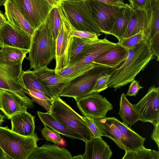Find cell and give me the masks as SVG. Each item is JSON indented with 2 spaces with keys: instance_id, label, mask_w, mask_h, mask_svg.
Segmentation results:
<instances>
[{
  "instance_id": "6da1fadb",
  "label": "cell",
  "mask_w": 159,
  "mask_h": 159,
  "mask_svg": "<svg viewBox=\"0 0 159 159\" xmlns=\"http://www.w3.org/2000/svg\"><path fill=\"white\" fill-rule=\"evenodd\" d=\"M154 56L147 39L128 49L124 61L110 73L108 87L116 90L130 83L144 69Z\"/></svg>"
},
{
  "instance_id": "7a4b0ae2",
  "label": "cell",
  "mask_w": 159,
  "mask_h": 159,
  "mask_svg": "<svg viewBox=\"0 0 159 159\" xmlns=\"http://www.w3.org/2000/svg\"><path fill=\"white\" fill-rule=\"evenodd\" d=\"M56 39L51 28L45 22L36 29L32 37L27 59L30 69L37 70L49 65L55 58Z\"/></svg>"
},
{
  "instance_id": "3957f363",
  "label": "cell",
  "mask_w": 159,
  "mask_h": 159,
  "mask_svg": "<svg viewBox=\"0 0 159 159\" xmlns=\"http://www.w3.org/2000/svg\"><path fill=\"white\" fill-rule=\"evenodd\" d=\"M39 139L33 136L20 135L7 126H0V148L5 159H27L36 148Z\"/></svg>"
},
{
  "instance_id": "277c9868",
  "label": "cell",
  "mask_w": 159,
  "mask_h": 159,
  "mask_svg": "<svg viewBox=\"0 0 159 159\" xmlns=\"http://www.w3.org/2000/svg\"><path fill=\"white\" fill-rule=\"evenodd\" d=\"M55 118L71 130L81 136L85 141L94 137L83 116L75 111L60 97L52 98L49 111Z\"/></svg>"
},
{
  "instance_id": "5b68a950",
  "label": "cell",
  "mask_w": 159,
  "mask_h": 159,
  "mask_svg": "<svg viewBox=\"0 0 159 159\" xmlns=\"http://www.w3.org/2000/svg\"><path fill=\"white\" fill-rule=\"evenodd\" d=\"M61 5L73 29L94 33L98 36L101 34L94 19L89 0L63 1Z\"/></svg>"
},
{
  "instance_id": "8992f818",
  "label": "cell",
  "mask_w": 159,
  "mask_h": 159,
  "mask_svg": "<svg viewBox=\"0 0 159 159\" xmlns=\"http://www.w3.org/2000/svg\"><path fill=\"white\" fill-rule=\"evenodd\" d=\"M112 69L96 65L87 72L68 82L61 92L60 97L74 98L92 93L97 80L104 73H109Z\"/></svg>"
},
{
  "instance_id": "52a82bcc",
  "label": "cell",
  "mask_w": 159,
  "mask_h": 159,
  "mask_svg": "<svg viewBox=\"0 0 159 159\" xmlns=\"http://www.w3.org/2000/svg\"><path fill=\"white\" fill-rule=\"evenodd\" d=\"M23 61L14 64H0V89L11 92L25 101L34 104L25 92L21 77Z\"/></svg>"
},
{
  "instance_id": "ba28073f",
  "label": "cell",
  "mask_w": 159,
  "mask_h": 159,
  "mask_svg": "<svg viewBox=\"0 0 159 159\" xmlns=\"http://www.w3.org/2000/svg\"><path fill=\"white\" fill-rule=\"evenodd\" d=\"M74 99L82 114L91 119L106 117L107 112L113 109L112 104L106 98L97 93H93Z\"/></svg>"
},
{
  "instance_id": "9c48e42d",
  "label": "cell",
  "mask_w": 159,
  "mask_h": 159,
  "mask_svg": "<svg viewBox=\"0 0 159 159\" xmlns=\"http://www.w3.org/2000/svg\"><path fill=\"white\" fill-rule=\"evenodd\" d=\"M22 14L36 29L44 23L53 8L45 0H14Z\"/></svg>"
},
{
  "instance_id": "30bf717a",
  "label": "cell",
  "mask_w": 159,
  "mask_h": 159,
  "mask_svg": "<svg viewBox=\"0 0 159 159\" xmlns=\"http://www.w3.org/2000/svg\"><path fill=\"white\" fill-rule=\"evenodd\" d=\"M61 19L60 30L56 39L55 59L56 71L67 67L68 64V50L72 26L61 5L59 6Z\"/></svg>"
},
{
  "instance_id": "8fae6325",
  "label": "cell",
  "mask_w": 159,
  "mask_h": 159,
  "mask_svg": "<svg viewBox=\"0 0 159 159\" xmlns=\"http://www.w3.org/2000/svg\"><path fill=\"white\" fill-rule=\"evenodd\" d=\"M117 45L106 38L90 39L85 44L81 51L73 61L67 66L92 63V61Z\"/></svg>"
},
{
  "instance_id": "7c38bea8",
  "label": "cell",
  "mask_w": 159,
  "mask_h": 159,
  "mask_svg": "<svg viewBox=\"0 0 159 159\" xmlns=\"http://www.w3.org/2000/svg\"><path fill=\"white\" fill-rule=\"evenodd\" d=\"M94 21L101 30L107 34L112 29L120 7L97 0H89Z\"/></svg>"
},
{
  "instance_id": "4fadbf2b",
  "label": "cell",
  "mask_w": 159,
  "mask_h": 159,
  "mask_svg": "<svg viewBox=\"0 0 159 159\" xmlns=\"http://www.w3.org/2000/svg\"><path fill=\"white\" fill-rule=\"evenodd\" d=\"M139 116V120L152 124L159 115V87L151 86L146 95L134 104Z\"/></svg>"
},
{
  "instance_id": "5bb4252c",
  "label": "cell",
  "mask_w": 159,
  "mask_h": 159,
  "mask_svg": "<svg viewBox=\"0 0 159 159\" xmlns=\"http://www.w3.org/2000/svg\"><path fill=\"white\" fill-rule=\"evenodd\" d=\"M32 37L18 31L8 22L0 27V48L9 46L29 50Z\"/></svg>"
},
{
  "instance_id": "9a60e30c",
  "label": "cell",
  "mask_w": 159,
  "mask_h": 159,
  "mask_svg": "<svg viewBox=\"0 0 159 159\" xmlns=\"http://www.w3.org/2000/svg\"><path fill=\"white\" fill-rule=\"evenodd\" d=\"M8 22L20 33L31 37L36 30L21 13L14 0H7L3 5Z\"/></svg>"
},
{
  "instance_id": "2e32d148",
  "label": "cell",
  "mask_w": 159,
  "mask_h": 159,
  "mask_svg": "<svg viewBox=\"0 0 159 159\" xmlns=\"http://www.w3.org/2000/svg\"><path fill=\"white\" fill-rule=\"evenodd\" d=\"M0 104L1 110L8 119L18 113L27 111L28 109L34 106V104L25 101L14 93L2 89H0Z\"/></svg>"
},
{
  "instance_id": "e0dca14e",
  "label": "cell",
  "mask_w": 159,
  "mask_h": 159,
  "mask_svg": "<svg viewBox=\"0 0 159 159\" xmlns=\"http://www.w3.org/2000/svg\"><path fill=\"white\" fill-rule=\"evenodd\" d=\"M33 72L47 89L52 98L60 97L61 92L67 83L61 82L60 76L54 69L45 66L38 69L34 70Z\"/></svg>"
},
{
  "instance_id": "ac0fdd59",
  "label": "cell",
  "mask_w": 159,
  "mask_h": 159,
  "mask_svg": "<svg viewBox=\"0 0 159 159\" xmlns=\"http://www.w3.org/2000/svg\"><path fill=\"white\" fill-rule=\"evenodd\" d=\"M84 153L82 159H110L112 152L109 146L102 138L93 137L84 141Z\"/></svg>"
},
{
  "instance_id": "d6986e66",
  "label": "cell",
  "mask_w": 159,
  "mask_h": 159,
  "mask_svg": "<svg viewBox=\"0 0 159 159\" xmlns=\"http://www.w3.org/2000/svg\"><path fill=\"white\" fill-rule=\"evenodd\" d=\"M128 52V49L117 44L115 47L96 58L92 63L96 65L113 69L124 61Z\"/></svg>"
},
{
  "instance_id": "ffe728a7",
  "label": "cell",
  "mask_w": 159,
  "mask_h": 159,
  "mask_svg": "<svg viewBox=\"0 0 159 159\" xmlns=\"http://www.w3.org/2000/svg\"><path fill=\"white\" fill-rule=\"evenodd\" d=\"M11 130L20 135L33 136L35 126L34 116L27 111L18 113L11 117Z\"/></svg>"
},
{
  "instance_id": "44dd1931",
  "label": "cell",
  "mask_w": 159,
  "mask_h": 159,
  "mask_svg": "<svg viewBox=\"0 0 159 159\" xmlns=\"http://www.w3.org/2000/svg\"><path fill=\"white\" fill-rule=\"evenodd\" d=\"M73 159L70 152L56 144H44L37 147L27 159Z\"/></svg>"
},
{
  "instance_id": "7402d4cb",
  "label": "cell",
  "mask_w": 159,
  "mask_h": 159,
  "mask_svg": "<svg viewBox=\"0 0 159 159\" xmlns=\"http://www.w3.org/2000/svg\"><path fill=\"white\" fill-rule=\"evenodd\" d=\"M111 120L118 127L121 134V141L129 150L136 149L143 145L145 138L140 136L126 125L114 117H110Z\"/></svg>"
},
{
  "instance_id": "603a6c76",
  "label": "cell",
  "mask_w": 159,
  "mask_h": 159,
  "mask_svg": "<svg viewBox=\"0 0 159 159\" xmlns=\"http://www.w3.org/2000/svg\"><path fill=\"white\" fill-rule=\"evenodd\" d=\"M102 136L110 138L121 149L129 151L121 141V134L118 127L110 119V117L94 119Z\"/></svg>"
},
{
  "instance_id": "cb8c5ba5",
  "label": "cell",
  "mask_w": 159,
  "mask_h": 159,
  "mask_svg": "<svg viewBox=\"0 0 159 159\" xmlns=\"http://www.w3.org/2000/svg\"><path fill=\"white\" fill-rule=\"evenodd\" d=\"M147 16L145 9L134 10L131 8V17L129 24L121 38L129 37L141 31L143 32L147 38Z\"/></svg>"
},
{
  "instance_id": "d4e9b609",
  "label": "cell",
  "mask_w": 159,
  "mask_h": 159,
  "mask_svg": "<svg viewBox=\"0 0 159 159\" xmlns=\"http://www.w3.org/2000/svg\"><path fill=\"white\" fill-rule=\"evenodd\" d=\"M145 9L148 21L147 39L149 42L159 35V0H150Z\"/></svg>"
},
{
  "instance_id": "484cf974",
  "label": "cell",
  "mask_w": 159,
  "mask_h": 159,
  "mask_svg": "<svg viewBox=\"0 0 159 159\" xmlns=\"http://www.w3.org/2000/svg\"><path fill=\"white\" fill-rule=\"evenodd\" d=\"M38 116L43 124L60 134L66 137L84 140L79 135L67 128L55 118L51 113L37 111Z\"/></svg>"
},
{
  "instance_id": "4316f807",
  "label": "cell",
  "mask_w": 159,
  "mask_h": 159,
  "mask_svg": "<svg viewBox=\"0 0 159 159\" xmlns=\"http://www.w3.org/2000/svg\"><path fill=\"white\" fill-rule=\"evenodd\" d=\"M126 96L124 93L121 94L120 109L118 114L123 123L131 126L139 120L140 117L134 104L129 102Z\"/></svg>"
},
{
  "instance_id": "83f0119b",
  "label": "cell",
  "mask_w": 159,
  "mask_h": 159,
  "mask_svg": "<svg viewBox=\"0 0 159 159\" xmlns=\"http://www.w3.org/2000/svg\"><path fill=\"white\" fill-rule=\"evenodd\" d=\"M131 9L130 6L120 8L112 28L107 34L115 36L118 41L121 39L129 24L131 17Z\"/></svg>"
},
{
  "instance_id": "f1b7e54d",
  "label": "cell",
  "mask_w": 159,
  "mask_h": 159,
  "mask_svg": "<svg viewBox=\"0 0 159 159\" xmlns=\"http://www.w3.org/2000/svg\"><path fill=\"white\" fill-rule=\"evenodd\" d=\"M29 50L5 46L0 49V64L11 65L23 61Z\"/></svg>"
},
{
  "instance_id": "f546056e",
  "label": "cell",
  "mask_w": 159,
  "mask_h": 159,
  "mask_svg": "<svg viewBox=\"0 0 159 159\" xmlns=\"http://www.w3.org/2000/svg\"><path fill=\"white\" fill-rule=\"evenodd\" d=\"M93 63L68 66L56 71L60 77L62 82L67 83L94 68Z\"/></svg>"
},
{
  "instance_id": "4dcf8cb0",
  "label": "cell",
  "mask_w": 159,
  "mask_h": 159,
  "mask_svg": "<svg viewBox=\"0 0 159 159\" xmlns=\"http://www.w3.org/2000/svg\"><path fill=\"white\" fill-rule=\"evenodd\" d=\"M23 88L27 90L35 89L42 92L49 98L52 99V97L45 86L41 83L33 71L28 70L22 71L21 77Z\"/></svg>"
},
{
  "instance_id": "1f68e13d",
  "label": "cell",
  "mask_w": 159,
  "mask_h": 159,
  "mask_svg": "<svg viewBox=\"0 0 159 159\" xmlns=\"http://www.w3.org/2000/svg\"><path fill=\"white\" fill-rule=\"evenodd\" d=\"M122 159H159V152L143 145L133 150L126 151Z\"/></svg>"
},
{
  "instance_id": "d6a6232c",
  "label": "cell",
  "mask_w": 159,
  "mask_h": 159,
  "mask_svg": "<svg viewBox=\"0 0 159 159\" xmlns=\"http://www.w3.org/2000/svg\"><path fill=\"white\" fill-rule=\"evenodd\" d=\"M89 39H90L71 36L68 50L69 62L68 65L73 61L76 57L82 50L85 45Z\"/></svg>"
},
{
  "instance_id": "836d02e7",
  "label": "cell",
  "mask_w": 159,
  "mask_h": 159,
  "mask_svg": "<svg viewBox=\"0 0 159 159\" xmlns=\"http://www.w3.org/2000/svg\"><path fill=\"white\" fill-rule=\"evenodd\" d=\"M25 92L31 98L33 102L42 106L47 112L49 111L52 105V99L49 98L42 92L35 89H25Z\"/></svg>"
},
{
  "instance_id": "e575fe53",
  "label": "cell",
  "mask_w": 159,
  "mask_h": 159,
  "mask_svg": "<svg viewBox=\"0 0 159 159\" xmlns=\"http://www.w3.org/2000/svg\"><path fill=\"white\" fill-rule=\"evenodd\" d=\"M46 21L50 25L53 35L56 39L58 35L62 22L59 6L53 7L51 9Z\"/></svg>"
},
{
  "instance_id": "d590c367",
  "label": "cell",
  "mask_w": 159,
  "mask_h": 159,
  "mask_svg": "<svg viewBox=\"0 0 159 159\" xmlns=\"http://www.w3.org/2000/svg\"><path fill=\"white\" fill-rule=\"evenodd\" d=\"M146 39L147 38L143 32L141 31L139 33L129 37L121 38L116 43L124 48L129 49L140 44Z\"/></svg>"
},
{
  "instance_id": "8d00e7d4",
  "label": "cell",
  "mask_w": 159,
  "mask_h": 159,
  "mask_svg": "<svg viewBox=\"0 0 159 159\" xmlns=\"http://www.w3.org/2000/svg\"><path fill=\"white\" fill-rule=\"evenodd\" d=\"M41 132L43 137L47 141L57 145L63 144V139L60 134L50 129L47 126L44 125V127L42 129Z\"/></svg>"
},
{
  "instance_id": "74e56055",
  "label": "cell",
  "mask_w": 159,
  "mask_h": 159,
  "mask_svg": "<svg viewBox=\"0 0 159 159\" xmlns=\"http://www.w3.org/2000/svg\"><path fill=\"white\" fill-rule=\"evenodd\" d=\"M108 73H106L99 77L97 80L92 93H99L108 88L107 82L111 76Z\"/></svg>"
},
{
  "instance_id": "f35d334b",
  "label": "cell",
  "mask_w": 159,
  "mask_h": 159,
  "mask_svg": "<svg viewBox=\"0 0 159 159\" xmlns=\"http://www.w3.org/2000/svg\"><path fill=\"white\" fill-rule=\"evenodd\" d=\"M70 35L71 36L89 39H95L98 36L96 34L86 31L77 30L72 27L70 30Z\"/></svg>"
},
{
  "instance_id": "ab89813d",
  "label": "cell",
  "mask_w": 159,
  "mask_h": 159,
  "mask_svg": "<svg viewBox=\"0 0 159 159\" xmlns=\"http://www.w3.org/2000/svg\"><path fill=\"white\" fill-rule=\"evenodd\" d=\"M83 118L92 133L94 137L102 138V135L98 127L94 122L93 119L83 116Z\"/></svg>"
},
{
  "instance_id": "60d3db41",
  "label": "cell",
  "mask_w": 159,
  "mask_h": 159,
  "mask_svg": "<svg viewBox=\"0 0 159 159\" xmlns=\"http://www.w3.org/2000/svg\"><path fill=\"white\" fill-rule=\"evenodd\" d=\"M151 50L154 56L159 60V35H157L148 42Z\"/></svg>"
},
{
  "instance_id": "b9f144b4",
  "label": "cell",
  "mask_w": 159,
  "mask_h": 159,
  "mask_svg": "<svg viewBox=\"0 0 159 159\" xmlns=\"http://www.w3.org/2000/svg\"><path fill=\"white\" fill-rule=\"evenodd\" d=\"M126 95L135 97L140 89L143 87L139 84V82L135 80L130 83Z\"/></svg>"
},
{
  "instance_id": "7bdbcfd3",
  "label": "cell",
  "mask_w": 159,
  "mask_h": 159,
  "mask_svg": "<svg viewBox=\"0 0 159 159\" xmlns=\"http://www.w3.org/2000/svg\"><path fill=\"white\" fill-rule=\"evenodd\" d=\"M131 8L134 10H144L150 0H128Z\"/></svg>"
},
{
  "instance_id": "ee69618b",
  "label": "cell",
  "mask_w": 159,
  "mask_h": 159,
  "mask_svg": "<svg viewBox=\"0 0 159 159\" xmlns=\"http://www.w3.org/2000/svg\"><path fill=\"white\" fill-rule=\"evenodd\" d=\"M152 124L154 125L153 132L151 134V137L156 143L158 148H159V115L154 120Z\"/></svg>"
},
{
  "instance_id": "f6af8a7d",
  "label": "cell",
  "mask_w": 159,
  "mask_h": 159,
  "mask_svg": "<svg viewBox=\"0 0 159 159\" xmlns=\"http://www.w3.org/2000/svg\"><path fill=\"white\" fill-rule=\"evenodd\" d=\"M119 7L130 6L129 4L125 3L123 0H97Z\"/></svg>"
},
{
  "instance_id": "bcb514c9",
  "label": "cell",
  "mask_w": 159,
  "mask_h": 159,
  "mask_svg": "<svg viewBox=\"0 0 159 159\" xmlns=\"http://www.w3.org/2000/svg\"><path fill=\"white\" fill-rule=\"evenodd\" d=\"M53 7H59L61 5L63 0H45Z\"/></svg>"
},
{
  "instance_id": "7dc6e473",
  "label": "cell",
  "mask_w": 159,
  "mask_h": 159,
  "mask_svg": "<svg viewBox=\"0 0 159 159\" xmlns=\"http://www.w3.org/2000/svg\"><path fill=\"white\" fill-rule=\"evenodd\" d=\"M7 22L4 15L0 11V27Z\"/></svg>"
},
{
  "instance_id": "c3c4849f",
  "label": "cell",
  "mask_w": 159,
  "mask_h": 159,
  "mask_svg": "<svg viewBox=\"0 0 159 159\" xmlns=\"http://www.w3.org/2000/svg\"><path fill=\"white\" fill-rule=\"evenodd\" d=\"M0 159H5V156L2 150L0 148Z\"/></svg>"
},
{
  "instance_id": "681fc988",
  "label": "cell",
  "mask_w": 159,
  "mask_h": 159,
  "mask_svg": "<svg viewBox=\"0 0 159 159\" xmlns=\"http://www.w3.org/2000/svg\"><path fill=\"white\" fill-rule=\"evenodd\" d=\"M4 116L1 115L0 113V126H1V124L4 121Z\"/></svg>"
},
{
  "instance_id": "f907efd6",
  "label": "cell",
  "mask_w": 159,
  "mask_h": 159,
  "mask_svg": "<svg viewBox=\"0 0 159 159\" xmlns=\"http://www.w3.org/2000/svg\"><path fill=\"white\" fill-rule=\"evenodd\" d=\"M73 159H82V155H78L75 156L73 157Z\"/></svg>"
},
{
  "instance_id": "816d5d0a",
  "label": "cell",
  "mask_w": 159,
  "mask_h": 159,
  "mask_svg": "<svg viewBox=\"0 0 159 159\" xmlns=\"http://www.w3.org/2000/svg\"><path fill=\"white\" fill-rule=\"evenodd\" d=\"M7 0H0V7L3 5L5 2Z\"/></svg>"
},
{
  "instance_id": "f5cc1de1",
  "label": "cell",
  "mask_w": 159,
  "mask_h": 159,
  "mask_svg": "<svg viewBox=\"0 0 159 159\" xmlns=\"http://www.w3.org/2000/svg\"><path fill=\"white\" fill-rule=\"evenodd\" d=\"M63 1H78L84 0H63Z\"/></svg>"
},
{
  "instance_id": "db71d44e",
  "label": "cell",
  "mask_w": 159,
  "mask_h": 159,
  "mask_svg": "<svg viewBox=\"0 0 159 159\" xmlns=\"http://www.w3.org/2000/svg\"><path fill=\"white\" fill-rule=\"evenodd\" d=\"M1 107L0 104V110H1Z\"/></svg>"
}]
</instances>
